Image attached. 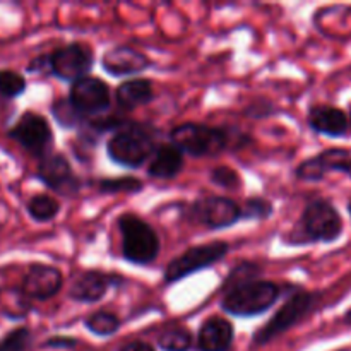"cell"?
<instances>
[{"mask_svg":"<svg viewBox=\"0 0 351 351\" xmlns=\"http://www.w3.org/2000/svg\"><path fill=\"white\" fill-rule=\"evenodd\" d=\"M98 189L105 194H119V192H139L143 182L132 177L122 178H103L98 182Z\"/></svg>","mask_w":351,"mask_h":351,"instance_id":"4316f807","label":"cell"},{"mask_svg":"<svg viewBox=\"0 0 351 351\" xmlns=\"http://www.w3.org/2000/svg\"><path fill=\"white\" fill-rule=\"evenodd\" d=\"M259 271H261V267L257 266V264H254V263L239 264V266H237L235 269L230 273L228 280H226L225 287H223V288H225V291H228L230 288L239 287V285L247 283V281L257 280V276H259L257 273H259Z\"/></svg>","mask_w":351,"mask_h":351,"instance_id":"f1b7e54d","label":"cell"},{"mask_svg":"<svg viewBox=\"0 0 351 351\" xmlns=\"http://www.w3.org/2000/svg\"><path fill=\"white\" fill-rule=\"evenodd\" d=\"M33 335L27 328H17L0 339V351H27Z\"/></svg>","mask_w":351,"mask_h":351,"instance_id":"83f0119b","label":"cell"},{"mask_svg":"<svg viewBox=\"0 0 351 351\" xmlns=\"http://www.w3.org/2000/svg\"><path fill=\"white\" fill-rule=\"evenodd\" d=\"M331 171H339L351 177V149L348 147H331L308 160L302 161L297 168V177L305 182L324 180Z\"/></svg>","mask_w":351,"mask_h":351,"instance_id":"8fae6325","label":"cell"},{"mask_svg":"<svg viewBox=\"0 0 351 351\" xmlns=\"http://www.w3.org/2000/svg\"><path fill=\"white\" fill-rule=\"evenodd\" d=\"M170 139L182 154L202 158L223 153L232 143V134L218 127L187 122L175 127L170 132Z\"/></svg>","mask_w":351,"mask_h":351,"instance_id":"277c9868","label":"cell"},{"mask_svg":"<svg viewBox=\"0 0 351 351\" xmlns=\"http://www.w3.org/2000/svg\"><path fill=\"white\" fill-rule=\"evenodd\" d=\"M69 99L81 115H95V113H103L108 110L110 89L99 77L86 75L72 82Z\"/></svg>","mask_w":351,"mask_h":351,"instance_id":"7c38bea8","label":"cell"},{"mask_svg":"<svg viewBox=\"0 0 351 351\" xmlns=\"http://www.w3.org/2000/svg\"><path fill=\"white\" fill-rule=\"evenodd\" d=\"M75 339L74 338H53L48 339L47 346H53V348H72L75 346Z\"/></svg>","mask_w":351,"mask_h":351,"instance_id":"4dcf8cb0","label":"cell"},{"mask_svg":"<svg viewBox=\"0 0 351 351\" xmlns=\"http://www.w3.org/2000/svg\"><path fill=\"white\" fill-rule=\"evenodd\" d=\"M9 137L23 146L27 153L40 158L50 153V147L53 144V132L50 129V123L43 115L34 112H26L21 115L16 125L9 130Z\"/></svg>","mask_w":351,"mask_h":351,"instance_id":"9c48e42d","label":"cell"},{"mask_svg":"<svg viewBox=\"0 0 351 351\" xmlns=\"http://www.w3.org/2000/svg\"><path fill=\"white\" fill-rule=\"evenodd\" d=\"M27 213L34 221L47 223L51 221L60 211V204L48 194H38L27 201Z\"/></svg>","mask_w":351,"mask_h":351,"instance_id":"44dd1931","label":"cell"},{"mask_svg":"<svg viewBox=\"0 0 351 351\" xmlns=\"http://www.w3.org/2000/svg\"><path fill=\"white\" fill-rule=\"evenodd\" d=\"M341 213L328 199H314L305 206L293 243H332L341 239Z\"/></svg>","mask_w":351,"mask_h":351,"instance_id":"7a4b0ae2","label":"cell"},{"mask_svg":"<svg viewBox=\"0 0 351 351\" xmlns=\"http://www.w3.org/2000/svg\"><path fill=\"white\" fill-rule=\"evenodd\" d=\"M64 285V278L57 267L47 266V264H33L24 274L23 280V295L33 300H48L60 291Z\"/></svg>","mask_w":351,"mask_h":351,"instance_id":"5bb4252c","label":"cell"},{"mask_svg":"<svg viewBox=\"0 0 351 351\" xmlns=\"http://www.w3.org/2000/svg\"><path fill=\"white\" fill-rule=\"evenodd\" d=\"M235 331L232 322L225 317L213 315L199 329L197 348L199 351H228L233 345Z\"/></svg>","mask_w":351,"mask_h":351,"instance_id":"ac0fdd59","label":"cell"},{"mask_svg":"<svg viewBox=\"0 0 351 351\" xmlns=\"http://www.w3.org/2000/svg\"><path fill=\"white\" fill-rule=\"evenodd\" d=\"M153 96L154 89L149 79H130V81L122 82L115 93L117 105L125 112L147 105L153 99Z\"/></svg>","mask_w":351,"mask_h":351,"instance_id":"ffe728a7","label":"cell"},{"mask_svg":"<svg viewBox=\"0 0 351 351\" xmlns=\"http://www.w3.org/2000/svg\"><path fill=\"white\" fill-rule=\"evenodd\" d=\"M307 122L314 132L328 137H335V139L346 136L350 129L348 115L341 108L332 105L312 106L308 110Z\"/></svg>","mask_w":351,"mask_h":351,"instance_id":"2e32d148","label":"cell"},{"mask_svg":"<svg viewBox=\"0 0 351 351\" xmlns=\"http://www.w3.org/2000/svg\"><path fill=\"white\" fill-rule=\"evenodd\" d=\"M230 252V245L226 242H211L204 245H195L185 250L182 256L175 257L165 269V281L175 283L184 278L192 276L197 271L206 269L213 264L219 263Z\"/></svg>","mask_w":351,"mask_h":351,"instance_id":"52a82bcc","label":"cell"},{"mask_svg":"<svg viewBox=\"0 0 351 351\" xmlns=\"http://www.w3.org/2000/svg\"><path fill=\"white\" fill-rule=\"evenodd\" d=\"M184 168V154L173 144H161L156 146L153 156L147 165V175L160 180H171L177 177Z\"/></svg>","mask_w":351,"mask_h":351,"instance_id":"d6986e66","label":"cell"},{"mask_svg":"<svg viewBox=\"0 0 351 351\" xmlns=\"http://www.w3.org/2000/svg\"><path fill=\"white\" fill-rule=\"evenodd\" d=\"M51 113H53L55 120H57L62 127H67V129L81 125L86 119L84 115H81V113L75 110V106L72 105L69 98L57 99V101L51 105Z\"/></svg>","mask_w":351,"mask_h":351,"instance_id":"cb8c5ba5","label":"cell"},{"mask_svg":"<svg viewBox=\"0 0 351 351\" xmlns=\"http://www.w3.org/2000/svg\"><path fill=\"white\" fill-rule=\"evenodd\" d=\"M317 293H312V291L304 290V288H291L288 291V297L285 300V304L278 308V312L274 314V317L254 336V343L256 345H266L271 339H274L276 336L283 335L288 329L293 328L295 324L305 319V315H308L312 312V308L317 304Z\"/></svg>","mask_w":351,"mask_h":351,"instance_id":"8992f818","label":"cell"},{"mask_svg":"<svg viewBox=\"0 0 351 351\" xmlns=\"http://www.w3.org/2000/svg\"><path fill=\"white\" fill-rule=\"evenodd\" d=\"M189 218L206 228H228L240 219V206L228 197L206 195L192 202L189 208Z\"/></svg>","mask_w":351,"mask_h":351,"instance_id":"30bf717a","label":"cell"},{"mask_svg":"<svg viewBox=\"0 0 351 351\" xmlns=\"http://www.w3.org/2000/svg\"><path fill=\"white\" fill-rule=\"evenodd\" d=\"M192 343L194 338L191 332L182 328L167 329L158 338V346L163 351H189L192 348Z\"/></svg>","mask_w":351,"mask_h":351,"instance_id":"603a6c76","label":"cell"},{"mask_svg":"<svg viewBox=\"0 0 351 351\" xmlns=\"http://www.w3.org/2000/svg\"><path fill=\"white\" fill-rule=\"evenodd\" d=\"M273 215V204L267 199L250 197L240 208V219H267Z\"/></svg>","mask_w":351,"mask_h":351,"instance_id":"484cf974","label":"cell"},{"mask_svg":"<svg viewBox=\"0 0 351 351\" xmlns=\"http://www.w3.org/2000/svg\"><path fill=\"white\" fill-rule=\"evenodd\" d=\"M280 297L281 288L276 283L257 278L225 291L221 308L235 317H254L269 311Z\"/></svg>","mask_w":351,"mask_h":351,"instance_id":"3957f363","label":"cell"},{"mask_svg":"<svg viewBox=\"0 0 351 351\" xmlns=\"http://www.w3.org/2000/svg\"><path fill=\"white\" fill-rule=\"evenodd\" d=\"M122 235V256L137 266L151 264L160 254V239L149 223L139 216L125 213L119 218Z\"/></svg>","mask_w":351,"mask_h":351,"instance_id":"5b68a950","label":"cell"},{"mask_svg":"<svg viewBox=\"0 0 351 351\" xmlns=\"http://www.w3.org/2000/svg\"><path fill=\"white\" fill-rule=\"evenodd\" d=\"M119 351H154V348L144 341H130L123 345Z\"/></svg>","mask_w":351,"mask_h":351,"instance_id":"1f68e13d","label":"cell"},{"mask_svg":"<svg viewBox=\"0 0 351 351\" xmlns=\"http://www.w3.org/2000/svg\"><path fill=\"white\" fill-rule=\"evenodd\" d=\"M93 62H95L93 51L82 43L58 47L47 57L51 74L65 82H75L77 79L86 77L89 69L93 67Z\"/></svg>","mask_w":351,"mask_h":351,"instance_id":"ba28073f","label":"cell"},{"mask_svg":"<svg viewBox=\"0 0 351 351\" xmlns=\"http://www.w3.org/2000/svg\"><path fill=\"white\" fill-rule=\"evenodd\" d=\"M101 65L108 74L120 77V75L139 74L151 65L149 58L132 47H115L106 51L101 58Z\"/></svg>","mask_w":351,"mask_h":351,"instance_id":"e0dca14e","label":"cell"},{"mask_svg":"<svg viewBox=\"0 0 351 351\" xmlns=\"http://www.w3.org/2000/svg\"><path fill=\"white\" fill-rule=\"evenodd\" d=\"M348 213H350V216H351V199H350V202H348Z\"/></svg>","mask_w":351,"mask_h":351,"instance_id":"836d02e7","label":"cell"},{"mask_svg":"<svg viewBox=\"0 0 351 351\" xmlns=\"http://www.w3.org/2000/svg\"><path fill=\"white\" fill-rule=\"evenodd\" d=\"M122 283V278L115 274H105L101 271H84L72 281L69 297L82 304H93L101 300L112 285Z\"/></svg>","mask_w":351,"mask_h":351,"instance_id":"9a60e30c","label":"cell"},{"mask_svg":"<svg viewBox=\"0 0 351 351\" xmlns=\"http://www.w3.org/2000/svg\"><path fill=\"white\" fill-rule=\"evenodd\" d=\"M38 178L51 191L62 195H72L79 192V180L72 171L71 163L64 154L48 153L40 158Z\"/></svg>","mask_w":351,"mask_h":351,"instance_id":"4fadbf2b","label":"cell"},{"mask_svg":"<svg viewBox=\"0 0 351 351\" xmlns=\"http://www.w3.org/2000/svg\"><path fill=\"white\" fill-rule=\"evenodd\" d=\"M26 79L16 71H0V98L12 99L26 91Z\"/></svg>","mask_w":351,"mask_h":351,"instance_id":"d4e9b609","label":"cell"},{"mask_svg":"<svg viewBox=\"0 0 351 351\" xmlns=\"http://www.w3.org/2000/svg\"><path fill=\"white\" fill-rule=\"evenodd\" d=\"M86 328L96 336H112L120 328V321L115 314L106 311H96L84 321Z\"/></svg>","mask_w":351,"mask_h":351,"instance_id":"7402d4cb","label":"cell"},{"mask_svg":"<svg viewBox=\"0 0 351 351\" xmlns=\"http://www.w3.org/2000/svg\"><path fill=\"white\" fill-rule=\"evenodd\" d=\"M348 122H350V127H351V106H350V115H348Z\"/></svg>","mask_w":351,"mask_h":351,"instance_id":"e575fe53","label":"cell"},{"mask_svg":"<svg viewBox=\"0 0 351 351\" xmlns=\"http://www.w3.org/2000/svg\"><path fill=\"white\" fill-rule=\"evenodd\" d=\"M158 130L149 123L127 122L106 144L110 160L125 168H139L156 149Z\"/></svg>","mask_w":351,"mask_h":351,"instance_id":"6da1fadb","label":"cell"},{"mask_svg":"<svg viewBox=\"0 0 351 351\" xmlns=\"http://www.w3.org/2000/svg\"><path fill=\"white\" fill-rule=\"evenodd\" d=\"M211 182L221 189H239L242 184L239 173L230 167H216L211 171Z\"/></svg>","mask_w":351,"mask_h":351,"instance_id":"f546056e","label":"cell"},{"mask_svg":"<svg viewBox=\"0 0 351 351\" xmlns=\"http://www.w3.org/2000/svg\"><path fill=\"white\" fill-rule=\"evenodd\" d=\"M345 324L351 326V308L350 311H346V314H345Z\"/></svg>","mask_w":351,"mask_h":351,"instance_id":"d6a6232c","label":"cell"}]
</instances>
